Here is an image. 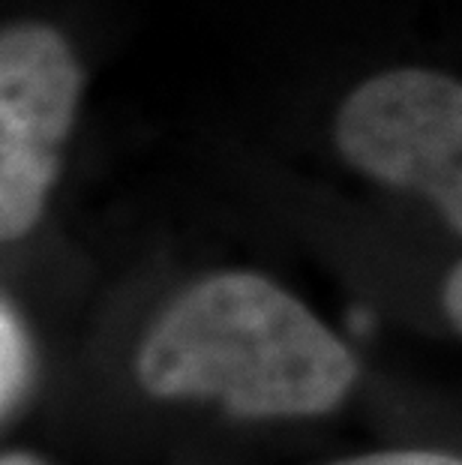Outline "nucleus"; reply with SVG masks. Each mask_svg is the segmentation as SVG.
Instances as JSON below:
<instances>
[{"mask_svg": "<svg viewBox=\"0 0 462 465\" xmlns=\"http://www.w3.org/2000/svg\"><path fill=\"white\" fill-rule=\"evenodd\" d=\"M139 384L160 400H208L234 418H321L349 397L358 361L294 294L250 271L186 289L144 336Z\"/></svg>", "mask_w": 462, "mask_h": 465, "instance_id": "nucleus-1", "label": "nucleus"}, {"mask_svg": "<svg viewBox=\"0 0 462 465\" xmlns=\"http://www.w3.org/2000/svg\"><path fill=\"white\" fill-rule=\"evenodd\" d=\"M337 147L355 172L424 195L462 234V82L432 69H388L342 100Z\"/></svg>", "mask_w": 462, "mask_h": 465, "instance_id": "nucleus-2", "label": "nucleus"}, {"mask_svg": "<svg viewBox=\"0 0 462 465\" xmlns=\"http://www.w3.org/2000/svg\"><path fill=\"white\" fill-rule=\"evenodd\" d=\"M82 64L61 31L18 22L0 36V237L22 241L43 216L82 100Z\"/></svg>", "mask_w": 462, "mask_h": 465, "instance_id": "nucleus-3", "label": "nucleus"}, {"mask_svg": "<svg viewBox=\"0 0 462 465\" xmlns=\"http://www.w3.org/2000/svg\"><path fill=\"white\" fill-rule=\"evenodd\" d=\"M34 375V340L18 310L4 298V306H0V411H4V420L13 418L31 397Z\"/></svg>", "mask_w": 462, "mask_h": 465, "instance_id": "nucleus-4", "label": "nucleus"}, {"mask_svg": "<svg viewBox=\"0 0 462 465\" xmlns=\"http://www.w3.org/2000/svg\"><path fill=\"white\" fill-rule=\"evenodd\" d=\"M330 465H462L454 453L441 450H378V453H363V457H349Z\"/></svg>", "mask_w": 462, "mask_h": 465, "instance_id": "nucleus-5", "label": "nucleus"}, {"mask_svg": "<svg viewBox=\"0 0 462 465\" xmlns=\"http://www.w3.org/2000/svg\"><path fill=\"white\" fill-rule=\"evenodd\" d=\"M441 301H445V312L447 319L457 324L462 331V262L454 267V271L447 273L445 280V294H441Z\"/></svg>", "mask_w": 462, "mask_h": 465, "instance_id": "nucleus-6", "label": "nucleus"}, {"mask_svg": "<svg viewBox=\"0 0 462 465\" xmlns=\"http://www.w3.org/2000/svg\"><path fill=\"white\" fill-rule=\"evenodd\" d=\"M0 465H45L39 457H34V453H22V450H13V453H4V460H0Z\"/></svg>", "mask_w": 462, "mask_h": 465, "instance_id": "nucleus-7", "label": "nucleus"}]
</instances>
